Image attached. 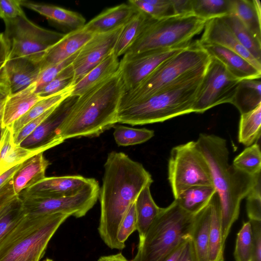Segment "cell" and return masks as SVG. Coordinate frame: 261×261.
<instances>
[{
  "instance_id": "6da1fadb",
  "label": "cell",
  "mask_w": 261,
  "mask_h": 261,
  "mask_svg": "<svg viewBox=\"0 0 261 261\" xmlns=\"http://www.w3.org/2000/svg\"><path fill=\"white\" fill-rule=\"evenodd\" d=\"M152 182L151 175L142 164L124 153L113 151L108 154L99 190L98 231L110 248L122 250L117 239L120 224L141 191Z\"/></svg>"
},
{
  "instance_id": "7a4b0ae2",
  "label": "cell",
  "mask_w": 261,
  "mask_h": 261,
  "mask_svg": "<svg viewBox=\"0 0 261 261\" xmlns=\"http://www.w3.org/2000/svg\"><path fill=\"white\" fill-rule=\"evenodd\" d=\"M196 142L208 165L213 185L220 199L222 240L225 245L231 227L239 217L241 202L260 179V173L250 175L230 165L226 141L223 138L201 134Z\"/></svg>"
},
{
  "instance_id": "3957f363",
  "label": "cell",
  "mask_w": 261,
  "mask_h": 261,
  "mask_svg": "<svg viewBox=\"0 0 261 261\" xmlns=\"http://www.w3.org/2000/svg\"><path fill=\"white\" fill-rule=\"evenodd\" d=\"M125 91L119 69L77 97L60 128L62 139L98 137L116 123L120 99Z\"/></svg>"
},
{
  "instance_id": "277c9868",
  "label": "cell",
  "mask_w": 261,
  "mask_h": 261,
  "mask_svg": "<svg viewBox=\"0 0 261 261\" xmlns=\"http://www.w3.org/2000/svg\"><path fill=\"white\" fill-rule=\"evenodd\" d=\"M208 63L148 98L118 108L117 123L144 125L192 113Z\"/></svg>"
},
{
  "instance_id": "5b68a950",
  "label": "cell",
  "mask_w": 261,
  "mask_h": 261,
  "mask_svg": "<svg viewBox=\"0 0 261 261\" xmlns=\"http://www.w3.org/2000/svg\"><path fill=\"white\" fill-rule=\"evenodd\" d=\"M68 214L27 215L0 240V261H40Z\"/></svg>"
},
{
  "instance_id": "8992f818",
  "label": "cell",
  "mask_w": 261,
  "mask_h": 261,
  "mask_svg": "<svg viewBox=\"0 0 261 261\" xmlns=\"http://www.w3.org/2000/svg\"><path fill=\"white\" fill-rule=\"evenodd\" d=\"M195 215L184 211L175 200L167 207L162 208L139 241L137 252L130 261H162L191 239Z\"/></svg>"
},
{
  "instance_id": "52a82bcc",
  "label": "cell",
  "mask_w": 261,
  "mask_h": 261,
  "mask_svg": "<svg viewBox=\"0 0 261 261\" xmlns=\"http://www.w3.org/2000/svg\"><path fill=\"white\" fill-rule=\"evenodd\" d=\"M210 59V56L198 40L191 42L161 64L137 86L125 91L120 99L118 108L148 98L205 65Z\"/></svg>"
},
{
  "instance_id": "ba28073f",
  "label": "cell",
  "mask_w": 261,
  "mask_h": 261,
  "mask_svg": "<svg viewBox=\"0 0 261 261\" xmlns=\"http://www.w3.org/2000/svg\"><path fill=\"white\" fill-rule=\"evenodd\" d=\"M206 21L194 15L151 18L124 54L186 46L203 30Z\"/></svg>"
},
{
  "instance_id": "9c48e42d",
  "label": "cell",
  "mask_w": 261,
  "mask_h": 261,
  "mask_svg": "<svg viewBox=\"0 0 261 261\" xmlns=\"http://www.w3.org/2000/svg\"><path fill=\"white\" fill-rule=\"evenodd\" d=\"M4 22V34L10 47L8 59L26 58L41 64L47 50L65 35L40 27L26 15Z\"/></svg>"
},
{
  "instance_id": "30bf717a",
  "label": "cell",
  "mask_w": 261,
  "mask_h": 261,
  "mask_svg": "<svg viewBox=\"0 0 261 261\" xmlns=\"http://www.w3.org/2000/svg\"><path fill=\"white\" fill-rule=\"evenodd\" d=\"M168 179L174 199L195 186H213L208 165L196 141L173 147L168 162Z\"/></svg>"
},
{
  "instance_id": "8fae6325",
  "label": "cell",
  "mask_w": 261,
  "mask_h": 261,
  "mask_svg": "<svg viewBox=\"0 0 261 261\" xmlns=\"http://www.w3.org/2000/svg\"><path fill=\"white\" fill-rule=\"evenodd\" d=\"M240 82L220 61L210 56L196 96L193 112L203 113L219 105L230 103Z\"/></svg>"
},
{
  "instance_id": "7c38bea8",
  "label": "cell",
  "mask_w": 261,
  "mask_h": 261,
  "mask_svg": "<svg viewBox=\"0 0 261 261\" xmlns=\"http://www.w3.org/2000/svg\"><path fill=\"white\" fill-rule=\"evenodd\" d=\"M99 190L95 179L73 195L56 198L30 197L21 199L27 215L63 213L78 218L85 216L93 207L99 197Z\"/></svg>"
},
{
  "instance_id": "4fadbf2b",
  "label": "cell",
  "mask_w": 261,
  "mask_h": 261,
  "mask_svg": "<svg viewBox=\"0 0 261 261\" xmlns=\"http://www.w3.org/2000/svg\"><path fill=\"white\" fill-rule=\"evenodd\" d=\"M188 45L179 47L153 49L135 54L123 55L119 62V69L125 91L137 86L161 64L179 53Z\"/></svg>"
},
{
  "instance_id": "5bb4252c",
  "label": "cell",
  "mask_w": 261,
  "mask_h": 261,
  "mask_svg": "<svg viewBox=\"0 0 261 261\" xmlns=\"http://www.w3.org/2000/svg\"><path fill=\"white\" fill-rule=\"evenodd\" d=\"M77 97L69 96L60 103L36 129L19 146L43 152L64 141L60 136V128Z\"/></svg>"
},
{
  "instance_id": "9a60e30c",
  "label": "cell",
  "mask_w": 261,
  "mask_h": 261,
  "mask_svg": "<svg viewBox=\"0 0 261 261\" xmlns=\"http://www.w3.org/2000/svg\"><path fill=\"white\" fill-rule=\"evenodd\" d=\"M122 27L108 32L94 34L83 45L71 64L74 84L114 51Z\"/></svg>"
},
{
  "instance_id": "2e32d148",
  "label": "cell",
  "mask_w": 261,
  "mask_h": 261,
  "mask_svg": "<svg viewBox=\"0 0 261 261\" xmlns=\"http://www.w3.org/2000/svg\"><path fill=\"white\" fill-rule=\"evenodd\" d=\"M95 179L81 175L45 177L44 179L22 191L18 196L25 197L56 198L75 195Z\"/></svg>"
},
{
  "instance_id": "e0dca14e",
  "label": "cell",
  "mask_w": 261,
  "mask_h": 261,
  "mask_svg": "<svg viewBox=\"0 0 261 261\" xmlns=\"http://www.w3.org/2000/svg\"><path fill=\"white\" fill-rule=\"evenodd\" d=\"M203 30L201 38L198 40L200 44H215L227 48L239 54L261 71V63L240 43L222 18L207 20Z\"/></svg>"
},
{
  "instance_id": "ac0fdd59",
  "label": "cell",
  "mask_w": 261,
  "mask_h": 261,
  "mask_svg": "<svg viewBox=\"0 0 261 261\" xmlns=\"http://www.w3.org/2000/svg\"><path fill=\"white\" fill-rule=\"evenodd\" d=\"M84 27L65 34L47 51L41 63V69L61 62L77 53L93 36Z\"/></svg>"
},
{
  "instance_id": "d6986e66",
  "label": "cell",
  "mask_w": 261,
  "mask_h": 261,
  "mask_svg": "<svg viewBox=\"0 0 261 261\" xmlns=\"http://www.w3.org/2000/svg\"><path fill=\"white\" fill-rule=\"evenodd\" d=\"M201 45L210 56L220 61L232 75L240 81L260 79L261 71L236 53L218 45Z\"/></svg>"
},
{
  "instance_id": "ffe728a7",
  "label": "cell",
  "mask_w": 261,
  "mask_h": 261,
  "mask_svg": "<svg viewBox=\"0 0 261 261\" xmlns=\"http://www.w3.org/2000/svg\"><path fill=\"white\" fill-rule=\"evenodd\" d=\"M5 69L11 94H14L36 83L41 64L26 58H15L8 59Z\"/></svg>"
},
{
  "instance_id": "44dd1931",
  "label": "cell",
  "mask_w": 261,
  "mask_h": 261,
  "mask_svg": "<svg viewBox=\"0 0 261 261\" xmlns=\"http://www.w3.org/2000/svg\"><path fill=\"white\" fill-rule=\"evenodd\" d=\"M138 11L128 3L121 4L105 10L84 28L92 34L108 32L122 27Z\"/></svg>"
},
{
  "instance_id": "7402d4cb",
  "label": "cell",
  "mask_w": 261,
  "mask_h": 261,
  "mask_svg": "<svg viewBox=\"0 0 261 261\" xmlns=\"http://www.w3.org/2000/svg\"><path fill=\"white\" fill-rule=\"evenodd\" d=\"M49 164L43 152L37 153L22 162L12 177L15 193L18 195L22 191L44 179Z\"/></svg>"
},
{
  "instance_id": "603a6c76",
  "label": "cell",
  "mask_w": 261,
  "mask_h": 261,
  "mask_svg": "<svg viewBox=\"0 0 261 261\" xmlns=\"http://www.w3.org/2000/svg\"><path fill=\"white\" fill-rule=\"evenodd\" d=\"M35 83L8 98L2 120V127H10L12 124L24 115L36 103L44 98L35 92Z\"/></svg>"
},
{
  "instance_id": "cb8c5ba5",
  "label": "cell",
  "mask_w": 261,
  "mask_h": 261,
  "mask_svg": "<svg viewBox=\"0 0 261 261\" xmlns=\"http://www.w3.org/2000/svg\"><path fill=\"white\" fill-rule=\"evenodd\" d=\"M20 5L71 31L83 28L86 24V19L81 14L58 6L26 0H20Z\"/></svg>"
},
{
  "instance_id": "d4e9b609",
  "label": "cell",
  "mask_w": 261,
  "mask_h": 261,
  "mask_svg": "<svg viewBox=\"0 0 261 261\" xmlns=\"http://www.w3.org/2000/svg\"><path fill=\"white\" fill-rule=\"evenodd\" d=\"M118 58L114 52L73 84L70 96L78 97L114 74L119 67Z\"/></svg>"
},
{
  "instance_id": "484cf974",
  "label": "cell",
  "mask_w": 261,
  "mask_h": 261,
  "mask_svg": "<svg viewBox=\"0 0 261 261\" xmlns=\"http://www.w3.org/2000/svg\"><path fill=\"white\" fill-rule=\"evenodd\" d=\"M211 216L210 201L195 215L191 240L197 261H208Z\"/></svg>"
},
{
  "instance_id": "4316f807",
  "label": "cell",
  "mask_w": 261,
  "mask_h": 261,
  "mask_svg": "<svg viewBox=\"0 0 261 261\" xmlns=\"http://www.w3.org/2000/svg\"><path fill=\"white\" fill-rule=\"evenodd\" d=\"M150 186L148 185L143 189L135 202L136 230L139 233V241L143 240L162 210L153 199L150 191Z\"/></svg>"
},
{
  "instance_id": "83f0119b",
  "label": "cell",
  "mask_w": 261,
  "mask_h": 261,
  "mask_svg": "<svg viewBox=\"0 0 261 261\" xmlns=\"http://www.w3.org/2000/svg\"><path fill=\"white\" fill-rule=\"evenodd\" d=\"M234 14L261 43V6L258 0H232Z\"/></svg>"
},
{
  "instance_id": "f1b7e54d",
  "label": "cell",
  "mask_w": 261,
  "mask_h": 261,
  "mask_svg": "<svg viewBox=\"0 0 261 261\" xmlns=\"http://www.w3.org/2000/svg\"><path fill=\"white\" fill-rule=\"evenodd\" d=\"M210 203L208 261H223L224 244L222 240L221 204L217 192L213 196Z\"/></svg>"
},
{
  "instance_id": "f546056e",
  "label": "cell",
  "mask_w": 261,
  "mask_h": 261,
  "mask_svg": "<svg viewBox=\"0 0 261 261\" xmlns=\"http://www.w3.org/2000/svg\"><path fill=\"white\" fill-rule=\"evenodd\" d=\"M230 103L238 109L241 114L250 112L261 105L260 79L240 81Z\"/></svg>"
},
{
  "instance_id": "4dcf8cb0",
  "label": "cell",
  "mask_w": 261,
  "mask_h": 261,
  "mask_svg": "<svg viewBox=\"0 0 261 261\" xmlns=\"http://www.w3.org/2000/svg\"><path fill=\"white\" fill-rule=\"evenodd\" d=\"M215 193L213 186H195L182 192L175 200L184 211L195 215L209 203Z\"/></svg>"
},
{
  "instance_id": "1f68e13d",
  "label": "cell",
  "mask_w": 261,
  "mask_h": 261,
  "mask_svg": "<svg viewBox=\"0 0 261 261\" xmlns=\"http://www.w3.org/2000/svg\"><path fill=\"white\" fill-rule=\"evenodd\" d=\"M151 18L138 10L123 25L113 51L116 57L118 58L125 53Z\"/></svg>"
},
{
  "instance_id": "d6a6232c",
  "label": "cell",
  "mask_w": 261,
  "mask_h": 261,
  "mask_svg": "<svg viewBox=\"0 0 261 261\" xmlns=\"http://www.w3.org/2000/svg\"><path fill=\"white\" fill-rule=\"evenodd\" d=\"M73 88V85L58 93L44 98L36 103L24 115L15 121L10 127L13 138L28 123L70 96Z\"/></svg>"
},
{
  "instance_id": "836d02e7",
  "label": "cell",
  "mask_w": 261,
  "mask_h": 261,
  "mask_svg": "<svg viewBox=\"0 0 261 261\" xmlns=\"http://www.w3.org/2000/svg\"><path fill=\"white\" fill-rule=\"evenodd\" d=\"M261 105L253 110L241 115L238 139L239 142L249 146L260 137Z\"/></svg>"
},
{
  "instance_id": "e575fe53",
  "label": "cell",
  "mask_w": 261,
  "mask_h": 261,
  "mask_svg": "<svg viewBox=\"0 0 261 261\" xmlns=\"http://www.w3.org/2000/svg\"><path fill=\"white\" fill-rule=\"evenodd\" d=\"M240 43L261 63V43H259L233 13L221 17Z\"/></svg>"
},
{
  "instance_id": "d590c367",
  "label": "cell",
  "mask_w": 261,
  "mask_h": 261,
  "mask_svg": "<svg viewBox=\"0 0 261 261\" xmlns=\"http://www.w3.org/2000/svg\"><path fill=\"white\" fill-rule=\"evenodd\" d=\"M193 14L208 20L231 13L232 0H191Z\"/></svg>"
},
{
  "instance_id": "8d00e7d4",
  "label": "cell",
  "mask_w": 261,
  "mask_h": 261,
  "mask_svg": "<svg viewBox=\"0 0 261 261\" xmlns=\"http://www.w3.org/2000/svg\"><path fill=\"white\" fill-rule=\"evenodd\" d=\"M232 165L240 171L254 176L260 173L261 152L256 143L248 146L233 160Z\"/></svg>"
},
{
  "instance_id": "74e56055",
  "label": "cell",
  "mask_w": 261,
  "mask_h": 261,
  "mask_svg": "<svg viewBox=\"0 0 261 261\" xmlns=\"http://www.w3.org/2000/svg\"><path fill=\"white\" fill-rule=\"evenodd\" d=\"M23 201L18 195L0 210V240L25 216Z\"/></svg>"
},
{
  "instance_id": "f35d334b",
  "label": "cell",
  "mask_w": 261,
  "mask_h": 261,
  "mask_svg": "<svg viewBox=\"0 0 261 261\" xmlns=\"http://www.w3.org/2000/svg\"><path fill=\"white\" fill-rule=\"evenodd\" d=\"M114 127V139L119 146H127L141 144L150 139L154 135L153 130L145 128H132L122 125H116Z\"/></svg>"
},
{
  "instance_id": "ab89813d",
  "label": "cell",
  "mask_w": 261,
  "mask_h": 261,
  "mask_svg": "<svg viewBox=\"0 0 261 261\" xmlns=\"http://www.w3.org/2000/svg\"><path fill=\"white\" fill-rule=\"evenodd\" d=\"M127 3L154 19L174 15L171 0H130Z\"/></svg>"
},
{
  "instance_id": "60d3db41",
  "label": "cell",
  "mask_w": 261,
  "mask_h": 261,
  "mask_svg": "<svg viewBox=\"0 0 261 261\" xmlns=\"http://www.w3.org/2000/svg\"><path fill=\"white\" fill-rule=\"evenodd\" d=\"M253 236L250 222H244L237 234L234 256L236 261H252Z\"/></svg>"
},
{
  "instance_id": "b9f144b4",
  "label": "cell",
  "mask_w": 261,
  "mask_h": 261,
  "mask_svg": "<svg viewBox=\"0 0 261 261\" xmlns=\"http://www.w3.org/2000/svg\"><path fill=\"white\" fill-rule=\"evenodd\" d=\"M73 84L74 71L71 64L36 93L39 97L45 98L65 90Z\"/></svg>"
},
{
  "instance_id": "7bdbcfd3",
  "label": "cell",
  "mask_w": 261,
  "mask_h": 261,
  "mask_svg": "<svg viewBox=\"0 0 261 261\" xmlns=\"http://www.w3.org/2000/svg\"><path fill=\"white\" fill-rule=\"evenodd\" d=\"M40 153L13 145L4 153L0 161V175L31 156Z\"/></svg>"
},
{
  "instance_id": "ee69618b",
  "label": "cell",
  "mask_w": 261,
  "mask_h": 261,
  "mask_svg": "<svg viewBox=\"0 0 261 261\" xmlns=\"http://www.w3.org/2000/svg\"><path fill=\"white\" fill-rule=\"evenodd\" d=\"M78 52L61 62L49 65L41 69L35 83V92L49 83L62 70L71 65L77 55Z\"/></svg>"
},
{
  "instance_id": "f6af8a7d",
  "label": "cell",
  "mask_w": 261,
  "mask_h": 261,
  "mask_svg": "<svg viewBox=\"0 0 261 261\" xmlns=\"http://www.w3.org/2000/svg\"><path fill=\"white\" fill-rule=\"evenodd\" d=\"M135 230L136 215L135 203L134 202L123 218L117 232V239L122 250L125 247V242L128 238Z\"/></svg>"
},
{
  "instance_id": "bcb514c9",
  "label": "cell",
  "mask_w": 261,
  "mask_h": 261,
  "mask_svg": "<svg viewBox=\"0 0 261 261\" xmlns=\"http://www.w3.org/2000/svg\"><path fill=\"white\" fill-rule=\"evenodd\" d=\"M260 179L247 196L246 210L249 220L261 221Z\"/></svg>"
},
{
  "instance_id": "7dc6e473",
  "label": "cell",
  "mask_w": 261,
  "mask_h": 261,
  "mask_svg": "<svg viewBox=\"0 0 261 261\" xmlns=\"http://www.w3.org/2000/svg\"><path fill=\"white\" fill-rule=\"evenodd\" d=\"M21 6L20 0H0V18L6 21L25 15Z\"/></svg>"
},
{
  "instance_id": "c3c4849f",
  "label": "cell",
  "mask_w": 261,
  "mask_h": 261,
  "mask_svg": "<svg viewBox=\"0 0 261 261\" xmlns=\"http://www.w3.org/2000/svg\"><path fill=\"white\" fill-rule=\"evenodd\" d=\"M58 105L51 108L43 114L31 121L22 127L17 135L13 138V143L14 145H19V144L24 139H25L36 129V128L54 111Z\"/></svg>"
},
{
  "instance_id": "681fc988",
  "label": "cell",
  "mask_w": 261,
  "mask_h": 261,
  "mask_svg": "<svg viewBox=\"0 0 261 261\" xmlns=\"http://www.w3.org/2000/svg\"><path fill=\"white\" fill-rule=\"evenodd\" d=\"M253 236L252 261H261V221H250Z\"/></svg>"
},
{
  "instance_id": "f907efd6",
  "label": "cell",
  "mask_w": 261,
  "mask_h": 261,
  "mask_svg": "<svg viewBox=\"0 0 261 261\" xmlns=\"http://www.w3.org/2000/svg\"><path fill=\"white\" fill-rule=\"evenodd\" d=\"M11 94V88L5 69L0 73V123H2L4 108L8 97Z\"/></svg>"
},
{
  "instance_id": "816d5d0a",
  "label": "cell",
  "mask_w": 261,
  "mask_h": 261,
  "mask_svg": "<svg viewBox=\"0 0 261 261\" xmlns=\"http://www.w3.org/2000/svg\"><path fill=\"white\" fill-rule=\"evenodd\" d=\"M17 196L14 190L12 178L0 189V210Z\"/></svg>"
},
{
  "instance_id": "f5cc1de1",
  "label": "cell",
  "mask_w": 261,
  "mask_h": 261,
  "mask_svg": "<svg viewBox=\"0 0 261 261\" xmlns=\"http://www.w3.org/2000/svg\"><path fill=\"white\" fill-rule=\"evenodd\" d=\"M174 15H194L191 0H171Z\"/></svg>"
},
{
  "instance_id": "db71d44e",
  "label": "cell",
  "mask_w": 261,
  "mask_h": 261,
  "mask_svg": "<svg viewBox=\"0 0 261 261\" xmlns=\"http://www.w3.org/2000/svg\"><path fill=\"white\" fill-rule=\"evenodd\" d=\"M10 54L9 45L4 33H0V73L5 69Z\"/></svg>"
},
{
  "instance_id": "11a10c76",
  "label": "cell",
  "mask_w": 261,
  "mask_h": 261,
  "mask_svg": "<svg viewBox=\"0 0 261 261\" xmlns=\"http://www.w3.org/2000/svg\"><path fill=\"white\" fill-rule=\"evenodd\" d=\"M178 261H197L191 239L187 241Z\"/></svg>"
},
{
  "instance_id": "9f6ffc18",
  "label": "cell",
  "mask_w": 261,
  "mask_h": 261,
  "mask_svg": "<svg viewBox=\"0 0 261 261\" xmlns=\"http://www.w3.org/2000/svg\"><path fill=\"white\" fill-rule=\"evenodd\" d=\"M21 164V163L13 167L0 175V189L12 178L16 171L20 167Z\"/></svg>"
},
{
  "instance_id": "6f0895ef",
  "label": "cell",
  "mask_w": 261,
  "mask_h": 261,
  "mask_svg": "<svg viewBox=\"0 0 261 261\" xmlns=\"http://www.w3.org/2000/svg\"><path fill=\"white\" fill-rule=\"evenodd\" d=\"M186 242L178 246L169 254H168L162 261H178L184 250Z\"/></svg>"
},
{
  "instance_id": "680465c9",
  "label": "cell",
  "mask_w": 261,
  "mask_h": 261,
  "mask_svg": "<svg viewBox=\"0 0 261 261\" xmlns=\"http://www.w3.org/2000/svg\"><path fill=\"white\" fill-rule=\"evenodd\" d=\"M97 261H129L121 253L100 256Z\"/></svg>"
},
{
  "instance_id": "91938a15",
  "label": "cell",
  "mask_w": 261,
  "mask_h": 261,
  "mask_svg": "<svg viewBox=\"0 0 261 261\" xmlns=\"http://www.w3.org/2000/svg\"><path fill=\"white\" fill-rule=\"evenodd\" d=\"M4 128L2 127V123H0V142L3 134Z\"/></svg>"
},
{
  "instance_id": "94428289",
  "label": "cell",
  "mask_w": 261,
  "mask_h": 261,
  "mask_svg": "<svg viewBox=\"0 0 261 261\" xmlns=\"http://www.w3.org/2000/svg\"><path fill=\"white\" fill-rule=\"evenodd\" d=\"M43 261H54V260L52 259L47 258L45 259L44 260H43Z\"/></svg>"
}]
</instances>
